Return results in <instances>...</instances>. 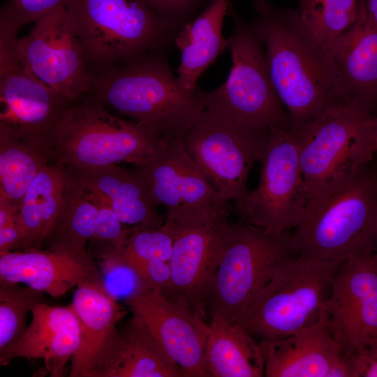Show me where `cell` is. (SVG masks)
Here are the masks:
<instances>
[{
  "label": "cell",
  "instance_id": "1",
  "mask_svg": "<svg viewBox=\"0 0 377 377\" xmlns=\"http://www.w3.org/2000/svg\"><path fill=\"white\" fill-rule=\"evenodd\" d=\"M270 77L293 124L314 121L348 105L346 89L329 51L313 36L297 10L251 0Z\"/></svg>",
  "mask_w": 377,
  "mask_h": 377
},
{
  "label": "cell",
  "instance_id": "2",
  "mask_svg": "<svg viewBox=\"0 0 377 377\" xmlns=\"http://www.w3.org/2000/svg\"><path fill=\"white\" fill-rule=\"evenodd\" d=\"M345 168L309 198L290 234L294 256L344 260L377 251V165Z\"/></svg>",
  "mask_w": 377,
  "mask_h": 377
},
{
  "label": "cell",
  "instance_id": "3",
  "mask_svg": "<svg viewBox=\"0 0 377 377\" xmlns=\"http://www.w3.org/2000/svg\"><path fill=\"white\" fill-rule=\"evenodd\" d=\"M94 99L140 122L160 137L181 139L205 110L202 90L184 89L165 54H151L100 71L90 90Z\"/></svg>",
  "mask_w": 377,
  "mask_h": 377
},
{
  "label": "cell",
  "instance_id": "4",
  "mask_svg": "<svg viewBox=\"0 0 377 377\" xmlns=\"http://www.w3.org/2000/svg\"><path fill=\"white\" fill-rule=\"evenodd\" d=\"M66 6L88 63L100 71L165 54L183 27L142 0H71Z\"/></svg>",
  "mask_w": 377,
  "mask_h": 377
},
{
  "label": "cell",
  "instance_id": "5",
  "mask_svg": "<svg viewBox=\"0 0 377 377\" xmlns=\"http://www.w3.org/2000/svg\"><path fill=\"white\" fill-rule=\"evenodd\" d=\"M165 138L145 125L110 112L94 99L69 105L43 147L50 163L94 168L124 162L140 167Z\"/></svg>",
  "mask_w": 377,
  "mask_h": 377
},
{
  "label": "cell",
  "instance_id": "6",
  "mask_svg": "<svg viewBox=\"0 0 377 377\" xmlns=\"http://www.w3.org/2000/svg\"><path fill=\"white\" fill-rule=\"evenodd\" d=\"M232 20L228 38L232 67L219 88L202 91L205 107L214 108L237 124L253 130L291 128L293 122L273 86L264 40L255 20H243L230 3Z\"/></svg>",
  "mask_w": 377,
  "mask_h": 377
},
{
  "label": "cell",
  "instance_id": "7",
  "mask_svg": "<svg viewBox=\"0 0 377 377\" xmlns=\"http://www.w3.org/2000/svg\"><path fill=\"white\" fill-rule=\"evenodd\" d=\"M343 261L290 256L256 297L240 324L261 341L284 338L316 323Z\"/></svg>",
  "mask_w": 377,
  "mask_h": 377
},
{
  "label": "cell",
  "instance_id": "8",
  "mask_svg": "<svg viewBox=\"0 0 377 377\" xmlns=\"http://www.w3.org/2000/svg\"><path fill=\"white\" fill-rule=\"evenodd\" d=\"M290 234L230 222L207 300L212 316L239 323L281 264L293 255Z\"/></svg>",
  "mask_w": 377,
  "mask_h": 377
},
{
  "label": "cell",
  "instance_id": "9",
  "mask_svg": "<svg viewBox=\"0 0 377 377\" xmlns=\"http://www.w3.org/2000/svg\"><path fill=\"white\" fill-rule=\"evenodd\" d=\"M269 129L253 130L237 124L219 110H205L182 141L205 177L219 195L233 203L239 220L249 195L247 179L260 162Z\"/></svg>",
  "mask_w": 377,
  "mask_h": 377
},
{
  "label": "cell",
  "instance_id": "10",
  "mask_svg": "<svg viewBox=\"0 0 377 377\" xmlns=\"http://www.w3.org/2000/svg\"><path fill=\"white\" fill-rule=\"evenodd\" d=\"M260 163V181L249 193L242 221L269 232H288L302 221L309 199L293 126L269 128Z\"/></svg>",
  "mask_w": 377,
  "mask_h": 377
},
{
  "label": "cell",
  "instance_id": "11",
  "mask_svg": "<svg viewBox=\"0 0 377 377\" xmlns=\"http://www.w3.org/2000/svg\"><path fill=\"white\" fill-rule=\"evenodd\" d=\"M15 48L25 68L71 103L90 91L94 75L66 6L37 20Z\"/></svg>",
  "mask_w": 377,
  "mask_h": 377
},
{
  "label": "cell",
  "instance_id": "12",
  "mask_svg": "<svg viewBox=\"0 0 377 377\" xmlns=\"http://www.w3.org/2000/svg\"><path fill=\"white\" fill-rule=\"evenodd\" d=\"M138 168L155 203L165 207L166 221L186 224L234 210L205 177L181 139L165 138L156 153Z\"/></svg>",
  "mask_w": 377,
  "mask_h": 377
},
{
  "label": "cell",
  "instance_id": "13",
  "mask_svg": "<svg viewBox=\"0 0 377 377\" xmlns=\"http://www.w3.org/2000/svg\"><path fill=\"white\" fill-rule=\"evenodd\" d=\"M371 117L343 106L313 122L293 124L309 198L339 171L374 159L368 129Z\"/></svg>",
  "mask_w": 377,
  "mask_h": 377
},
{
  "label": "cell",
  "instance_id": "14",
  "mask_svg": "<svg viewBox=\"0 0 377 377\" xmlns=\"http://www.w3.org/2000/svg\"><path fill=\"white\" fill-rule=\"evenodd\" d=\"M230 214L186 224L173 223L175 238L168 261L171 280L166 295L202 318L224 246Z\"/></svg>",
  "mask_w": 377,
  "mask_h": 377
},
{
  "label": "cell",
  "instance_id": "15",
  "mask_svg": "<svg viewBox=\"0 0 377 377\" xmlns=\"http://www.w3.org/2000/svg\"><path fill=\"white\" fill-rule=\"evenodd\" d=\"M323 308L343 355L377 336V251L340 264Z\"/></svg>",
  "mask_w": 377,
  "mask_h": 377
},
{
  "label": "cell",
  "instance_id": "16",
  "mask_svg": "<svg viewBox=\"0 0 377 377\" xmlns=\"http://www.w3.org/2000/svg\"><path fill=\"white\" fill-rule=\"evenodd\" d=\"M180 368L183 377H207L204 352L209 325L183 304L158 290L126 302Z\"/></svg>",
  "mask_w": 377,
  "mask_h": 377
},
{
  "label": "cell",
  "instance_id": "17",
  "mask_svg": "<svg viewBox=\"0 0 377 377\" xmlns=\"http://www.w3.org/2000/svg\"><path fill=\"white\" fill-rule=\"evenodd\" d=\"M0 124L41 146L72 104L25 68L17 55L0 61Z\"/></svg>",
  "mask_w": 377,
  "mask_h": 377
},
{
  "label": "cell",
  "instance_id": "18",
  "mask_svg": "<svg viewBox=\"0 0 377 377\" xmlns=\"http://www.w3.org/2000/svg\"><path fill=\"white\" fill-rule=\"evenodd\" d=\"M32 318L22 337L0 351V364L6 366L15 358L43 359L52 377L65 375L68 360L80 344L79 319L71 304H37Z\"/></svg>",
  "mask_w": 377,
  "mask_h": 377
},
{
  "label": "cell",
  "instance_id": "19",
  "mask_svg": "<svg viewBox=\"0 0 377 377\" xmlns=\"http://www.w3.org/2000/svg\"><path fill=\"white\" fill-rule=\"evenodd\" d=\"M183 377L145 325L133 316L101 346L89 377Z\"/></svg>",
  "mask_w": 377,
  "mask_h": 377
},
{
  "label": "cell",
  "instance_id": "20",
  "mask_svg": "<svg viewBox=\"0 0 377 377\" xmlns=\"http://www.w3.org/2000/svg\"><path fill=\"white\" fill-rule=\"evenodd\" d=\"M259 343L267 377H328L342 353L324 308L316 323L284 338Z\"/></svg>",
  "mask_w": 377,
  "mask_h": 377
},
{
  "label": "cell",
  "instance_id": "21",
  "mask_svg": "<svg viewBox=\"0 0 377 377\" xmlns=\"http://www.w3.org/2000/svg\"><path fill=\"white\" fill-rule=\"evenodd\" d=\"M87 280L102 281L91 258H80L50 249L0 253V282L23 283L58 297Z\"/></svg>",
  "mask_w": 377,
  "mask_h": 377
},
{
  "label": "cell",
  "instance_id": "22",
  "mask_svg": "<svg viewBox=\"0 0 377 377\" xmlns=\"http://www.w3.org/2000/svg\"><path fill=\"white\" fill-rule=\"evenodd\" d=\"M327 50L344 83L348 107L373 117L377 112V30L367 25L360 3L355 22Z\"/></svg>",
  "mask_w": 377,
  "mask_h": 377
},
{
  "label": "cell",
  "instance_id": "23",
  "mask_svg": "<svg viewBox=\"0 0 377 377\" xmlns=\"http://www.w3.org/2000/svg\"><path fill=\"white\" fill-rule=\"evenodd\" d=\"M65 168L87 189L104 197L124 224L157 228L165 221L157 211L158 205L138 167Z\"/></svg>",
  "mask_w": 377,
  "mask_h": 377
},
{
  "label": "cell",
  "instance_id": "24",
  "mask_svg": "<svg viewBox=\"0 0 377 377\" xmlns=\"http://www.w3.org/2000/svg\"><path fill=\"white\" fill-rule=\"evenodd\" d=\"M71 304L80 322V344L71 359L69 376L89 377L101 346L126 313L101 281L79 283Z\"/></svg>",
  "mask_w": 377,
  "mask_h": 377
},
{
  "label": "cell",
  "instance_id": "25",
  "mask_svg": "<svg viewBox=\"0 0 377 377\" xmlns=\"http://www.w3.org/2000/svg\"><path fill=\"white\" fill-rule=\"evenodd\" d=\"M230 3L229 0H211L200 15L183 25L176 34L174 44L181 54L177 77L184 89L195 91L203 72L228 48L222 28Z\"/></svg>",
  "mask_w": 377,
  "mask_h": 377
},
{
  "label": "cell",
  "instance_id": "26",
  "mask_svg": "<svg viewBox=\"0 0 377 377\" xmlns=\"http://www.w3.org/2000/svg\"><path fill=\"white\" fill-rule=\"evenodd\" d=\"M207 377L265 376L259 343L243 326L212 316L204 352Z\"/></svg>",
  "mask_w": 377,
  "mask_h": 377
},
{
  "label": "cell",
  "instance_id": "27",
  "mask_svg": "<svg viewBox=\"0 0 377 377\" xmlns=\"http://www.w3.org/2000/svg\"><path fill=\"white\" fill-rule=\"evenodd\" d=\"M65 170L66 182L62 203L44 245L47 249L89 258L86 244L94 238L98 205L92 192Z\"/></svg>",
  "mask_w": 377,
  "mask_h": 377
},
{
  "label": "cell",
  "instance_id": "28",
  "mask_svg": "<svg viewBox=\"0 0 377 377\" xmlns=\"http://www.w3.org/2000/svg\"><path fill=\"white\" fill-rule=\"evenodd\" d=\"M66 182L65 168L57 163L45 165L37 173L20 203L24 235L20 249H42L59 212Z\"/></svg>",
  "mask_w": 377,
  "mask_h": 377
},
{
  "label": "cell",
  "instance_id": "29",
  "mask_svg": "<svg viewBox=\"0 0 377 377\" xmlns=\"http://www.w3.org/2000/svg\"><path fill=\"white\" fill-rule=\"evenodd\" d=\"M48 163L43 146L0 124V195L20 205L37 173Z\"/></svg>",
  "mask_w": 377,
  "mask_h": 377
},
{
  "label": "cell",
  "instance_id": "30",
  "mask_svg": "<svg viewBox=\"0 0 377 377\" xmlns=\"http://www.w3.org/2000/svg\"><path fill=\"white\" fill-rule=\"evenodd\" d=\"M306 27L327 47L355 22L359 0H297Z\"/></svg>",
  "mask_w": 377,
  "mask_h": 377
},
{
  "label": "cell",
  "instance_id": "31",
  "mask_svg": "<svg viewBox=\"0 0 377 377\" xmlns=\"http://www.w3.org/2000/svg\"><path fill=\"white\" fill-rule=\"evenodd\" d=\"M20 284L0 282V351L22 337L28 313L37 304L46 302L44 293Z\"/></svg>",
  "mask_w": 377,
  "mask_h": 377
},
{
  "label": "cell",
  "instance_id": "32",
  "mask_svg": "<svg viewBox=\"0 0 377 377\" xmlns=\"http://www.w3.org/2000/svg\"><path fill=\"white\" fill-rule=\"evenodd\" d=\"M97 251L98 269L106 292L116 301L128 302L150 289L137 269L127 260L123 249L101 243Z\"/></svg>",
  "mask_w": 377,
  "mask_h": 377
},
{
  "label": "cell",
  "instance_id": "33",
  "mask_svg": "<svg viewBox=\"0 0 377 377\" xmlns=\"http://www.w3.org/2000/svg\"><path fill=\"white\" fill-rule=\"evenodd\" d=\"M175 238V226L166 220L157 228L135 227L123 253L133 265L153 259L168 262Z\"/></svg>",
  "mask_w": 377,
  "mask_h": 377
},
{
  "label": "cell",
  "instance_id": "34",
  "mask_svg": "<svg viewBox=\"0 0 377 377\" xmlns=\"http://www.w3.org/2000/svg\"><path fill=\"white\" fill-rule=\"evenodd\" d=\"M71 0H8L1 11L0 24L17 33L30 22H36L49 13L66 6Z\"/></svg>",
  "mask_w": 377,
  "mask_h": 377
},
{
  "label": "cell",
  "instance_id": "35",
  "mask_svg": "<svg viewBox=\"0 0 377 377\" xmlns=\"http://www.w3.org/2000/svg\"><path fill=\"white\" fill-rule=\"evenodd\" d=\"M90 191L94 194L98 205L96 232L93 240L124 249L135 226L125 228L107 200L100 194Z\"/></svg>",
  "mask_w": 377,
  "mask_h": 377
},
{
  "label": "cell",
  "instance_id": "36",
  "mask_svg": "<svg viewBox=\"0 0 377 377\" xmlns=\"http://www.w3.org/2000/svg\"><path fill=\"white\" fill-rule=\"evenodd\" d=\"M133 265L150 289L160 290L165 295L168 294L171 280L168 262L153 259Z\"/></svg>",
  "mask_w": 377,
  "mask_h": 377
},
{
  "label": "cell",
  "instance_id": "37",
  "mask_svg": "<svg viewBox=\"0 0 377 377\" xmlns=\"http://www.w3.org/2000/svg\"><path fill=\"white\" fill-rule=\"evenodd\" d=\"M350 355L355 377H377V336Z\"/></svg>",
  "mask_w": 377,
  "mask_h": 377
},
{
  "label": "cell",
  "instance_id": "38",
  "mask_svg": "<svg viewBox=\"0 0 377 377\" xmlns=\"http://www.w3.org/2000/svg\"><path fill=\"white\" fill-rule=\"evenodd\" d=\"M162 15L184 25L199 0H142Z\"/></svg>",
  "mask_w": 377,
  "mask_h": 377
},
{
  "label": "cell",
  "instance_id": "39",
  "mask_svg": "<svg viewBox=\"0 0 377 377\" xmlns=\"http://www.w3.org/2000/svg\"><path fill=\"white\" fill-rule=\"evenodd\" d=\"M23 236V230L19 215V218L13 223L0 227V253L20 249Z\"/></svg>",
  "mask_w": 377,
  "mask_h": 377
},
{
  "label": "cell",
  "instance_id": "40",
  "mask_svg": "<svg viewBox=\"0 0 377 377\" xmlns=\"http://www.w3.org/2000/svg\"><path fill=\"white\" fill-rule=\"evenodd\" d=\"M20 205L0 195V227L10 224L19 218Z\"/></svg>",
  "mask_w": 377,
  "mask_h": 377
},
{
  "label": "cell",
  "instance_id": "41",
  "mask_svg": "<svg viewBox=\"0 0 377 377\" xmlns=\"http://www.w3.org/2000/svg\"><path fill=\"white\" fill-rule=\"evenodd\" d=\"M368 27L377 30V0H359Z\"/></svg>",
  "mask_w": 377,
  "mask_h": 377
},
{
  "label": "cell",
  "instance_id": "42",
  "mask_svg": "<svg viewBox=\"0 0 377 377\" xmlns=\"http://www.w3.org/2000/svg\"><path fill=\"white\" fill-rule=\"evenodd\" d=\"M369 133L373 148L377 153V112L369 121Z\"/></svg>",
  "mask_w": 377,
  "mask_h": 377
},
{
  "label": "cell",
  "instance_id": "43",
  "mask_svg": "<svg viewBox=\"0 0 377 377\" xmlns=\"http://www.w3.org/2000/svg\"></svg>",
  "mask_w": 377,
  "mask_h": 377
}]
</instances>
